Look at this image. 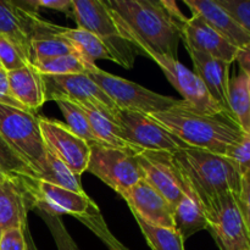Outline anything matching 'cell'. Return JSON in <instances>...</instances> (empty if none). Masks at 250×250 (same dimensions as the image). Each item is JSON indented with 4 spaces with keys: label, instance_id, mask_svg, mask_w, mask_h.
<instances>
[{
    "label": "cell",
    "instance_id": "cell-8",
    "mask_svg": "<svg viewBox=\"0 0 250 250\" xmlns=\"http://www.w3.org/2000/svg\"><path fill=\"white\" fill-rule=\"evenodd\" d=\"M115 122L120 127L124 141L136 153L142 150H163L175 154L189 148L149 115L120 110Z\"/></svg>",
    "mask_w": 250,
    "mask_h": 250
},
{
    "label": "cell",
    "instance_id": "cell-36",
    "mask_svg": "<svg viewBox=\"0 0 250 250\" xmlns=\"http://www.w3.org/2000/svg\"><path fill=\"white\" fill-rule=\"evenodd\" d=\"M27 227H14L2 231L0 233V250H28L26 237Z\"/></svg>",
    "mask_w": 250,
    "mask_h": 250
},
{
    "label": "cell",
    "instance_id": "cell-9",
    "mask_svg": "<svg viewBox=\"0 0 250 250\" xmlns=\"http://www.w3.org/2000/svg\"><path fill=\"white\" fill-rule=\"evenodd\" d=\"M46 100L65 99L97 110L115 121L120 109L88 75L43 76Z\"/></svg>",
    "mask_w": 250,
    "mask_h": 250
},
{
    "label": "cell",
    "instance_id": "cell-17",
    "mask_svg": "<svg viewBox=\"0 0 250 250\" xmlns=\"http://www.w3.org/2000/svg\"><path fill=\"white\" fill-rule=\"evenodd\" d=\"M132 214L154 226L175 229L173 208L151 186L141 180L122 197Z\"/></svg>",
    "mask_w": 250,
    "mask_h": 250
},
{
    "label": "cell",
    "instance_id": "cell-35",
    "mask_svg": "<svg viewBox=\"0 0 250 250\" xmlns=\"http://www.w3.org/2000/svg\"><path fill=\"white\" fill-rule=\"evenodd\" d=\"M217 2L250 34V0H217Z\"/></svg>",
    "mask_w": 250,
    "mask_h": 250
},
{
    "label": "cell",
    "instance_id": "cell-5",
    "mask_svg": "<svg viewBox=\"0 0 250 250\" xmlns=\"http://www.w3.org/2000/svg\"><path fill=\"white\" fill-rule=\"evenodd\" d=\"M87 171L124 197L141 180L143 173L137 160L136 151L93 143Z\"/></svg>",
    "mask_w": 250,
    "mask_h": 250
},
{
    "label": "cell",
    "instance_id": "cell-21",
    "mask_svg": "<svg viewBox=\"0 0 250 250\" xmlns=\"http://www.w3.org/2000/svg\"><path fill=\"white\" fill-rule=\"evenodd\" d=\"M7 80L12 97L28 111L36 112L46 102L43 76L31 63L7 72Z\"/></svg>",
    "mask_w": 250,
    "mask_h": 250
},
{
    "label": "cell",
    "instance_id": "cell-42",
    "mask_svg": "<svg viewBox=\"0 0 250 250\" xmlns=\"http://www.w3.org/2000/svg\"><path fill=\"white\" fill-rule=\"evenodd\" d=\"M247 229H248V236H249V239H250V224L247 225Z\"/></svg>",
    "mask_w": 250,
    "mask_h": 250
},
{
    "label": "cell",
    "instance_id": "cell-22",
    "mask_svg": "<svg viewBox=\"0 0 250 250\" xmlns=\"http://www.w3.org/2000/svg\"><path fill=\"white\" fill-rule=\"evenodd\" d=\"M175 229L186 242L193 234L203 229H208V220L204 207L197 199L194 193L188 188L186 194L173 209Z\"/></svg>",
    "mask_w": 250,
    "mask_h": 250
},
{
    "label": "cell",
    "instance_id": "cell-15",
    "mask_svg": "<svg viewBox=\"0 0 250 250\" xmlns=\"http://www.w3.org/2000/svg\"><path fill=\"white\" fill-rule=\"evenodd\" d=\"M181 39L186 49L232 63L236 61L238 48L227 42L198 15L186 17L181 24Z\"/></svg>",
    "mask_w": 250,
    "mask_h": 250
},
{
    "label": "cell",
    "instance_id": "cell-38",
    "mask_svg": "<svg viewBox=\"0 0 250 250\" xmlns=\"http://www.w3.org/2000/svg\"><path fill=\"white\" fill-rule=\"evenodd\" d=\"M0 104L9 105V106L17 107V109H24L11 94L9 85V80H7V72L1 68L0 70Z\"/></svg>",
    "mask_w": 250,
    "mask_h": 250
},
{
    "label": "cell",
    "instance_id": "cell-3",
    "mask_svg": "<svg viewBox=\"0 0 250 250\" xmlns=\"http://www.w3.org/2000/svg\"><path fill=\"white\" fill-rule=\"evenodd\" d=\"M173 159L186 185L205 207L220 195L238 194L241 173L225 155L197 148H187L173 154Z\"/></svg>",
    "mask_w": 250,
    "mask_h": 250
},
{
    "label": "cell",
    "instance_id": "cell-40",
    "mask_svg": "<svg viewBox=\"0 0 250 250\" xmlns=\"http://www.w3.org/2000/svg\"><path fill=\"white\" fill-rule=\"evenodd\" d=\"M26 237H27V243H28V250H38V249H37L36 244H34L33 238H32L31 233H29L28 227H27V229H26Z\"/></svg>",
    "mask_w": 250,
    "mask_h": 250
},
{
    "label": "cell",
    "instance_id": "cell-43",
    "mask_svg": "<svg viewBox=\"0 0 250 250\" xmlns=\"http://www.w3.org/2000/svg\"><path fill=\"white\" fill-rule=\"evenodd\" d=\"M247 77H248V76H247ZM249 88H250V78H249Z\"/></svg>",
    "mask_w": 250,
    "mask_h": 250
},
{
    "label": "cell",
    "instance_id": "cell-18",
    "mask_svg": "<svg viewBox=\"0 0 250 250\" xmlns=\"http://www.w3.org/2000/svg\"><path fill=\"white\" fill-rule=\"evenodd\" d=\"M183 2L190 10V14L202 17L232 45L238 49L250 45V34L217 2V0H183Z\"/></svg>",
    "mask_w": 250,
    "mask_h": 250
},
{
    "label": "cell",
    "instance_id": "cell-4",
    "mask_svg": "<svg viewBox=\"0 0 250 250\" xmlns=\"http://www.w3.org/2000/svg\"><path fill=\"white\" fill-rule=\"evenodd\" d=\"M0 137L36 176L46 156L38 116L28 110L0 104Z\"/></svg>",
    "mask_w": 250,
    "mask_h": 250
},
{
    "label": "cell",
    "instance_id": "cell-1",
    "mask_svg": "<svg viewBox=\"0 0 250 250\" xmlns=\"http://www.w3.org/2000/svg\"><path fill=\"white\" fill-rule=\"evenodd\" d=\"M120 36L134 50L148 49L177 59L186 16L168 0H107Z\"/></svg>",
    "mask_w": 250,
    "mask_h": 250
},
{
    "label": "cell",
    "instance_id": "cell-6",
    "mask_svg": "<svg viewBox=\"0 0 250 250\" xmlns=\"http://www.w3.org/2000/svg\"><path fill=\"white\" fill-rule=\"evenodd\" d=\"M88 76L106 93L120 110H129L150 116L171 109L181 102V99L159 94L131 81L105 72L99 67L94 68Z\"/></svg>",
    "mask_w": 250,
    "mask_h": 250
},
{
    "label": "cell",
    "instance_id": "cell-7",
    "mask_svg": "<svg viewBox=\"0 0 250 250\" xmlns=\"http://www.w3.org/2000/svg\"><path fill=\"white\" fill-rule=\"evenodd\" d=\"M208 229L221 250L250 248L246 220L239 209L237 194L227 193L209 200L204 207Z\"/></svg>",
    "mask_w": 250,
    "mask_h": 250
},
{
    "label": "cell",
    "instance_id": "cell-44",
    "mask_svg": "<svg viewBox=\"0 0 250 250\" xmlns=\"http://www.w3.org/2000/svg\"><path fill=\"white\" fill-rule=\"evenodd\" d=\"M0 70H1V65H0Z\"/></svg>",
    "mask_w": 250,
    "mask_h": 250
},
{
    "label": "cell",
    "instance_id": "cell-32",
    "mask_svg": "<svg viewBox=\"0 0 250 250\" xmlns=\"http://www.w3.org/2000/svg\"><path fill=\"white\" fill-rule=\"evenodd\" d=\"M36 212L43 220L44 224L46 225V227L50 231L51 237H53L54 242H55L58 250H80L78 246L76 244L75 239L68 233L67 229L63 225L61 217L51 216V215L44 214V212L41 211Z\"/></svg>",
    "mask_w": 250,
    "mask_h": 250
},
{
    "label": "cell",
    "instance_id": "cell-13",
    "mask_svg": "<svg viewBox=\"0 0 250 250\" xmlns=\"http://www.w3.org/2000/svg\"><path fill=\"white\" fill-rule=\"evenodd\" d=\"M39 128L46 150L62 161L75 175L87 171L90 146L76 136L65 124L58 120L38 116Z\"/></svg>",
    "mask_w": 250,
    "mask_h": 250
},
{
    "label": "cell",
    "instance_id": "cell-27",
    "mask_svg": "<svg viewBox=\"0 0 250 250\" xmlns=\"http://www.w3.org/2000/svg\"><path fill=\"white\" fill-rule=\"evenodd\" d=\"M84 110L88 120H89L90 127H92L93 134L97 138L98 143L104 144V146H112V148L119 149H133L124 141L122 138L120 127L112 119L107 117L106 115L97 111V110L89 109V107L81 106ZM134 151V150H133Z\"/></svg>",
    "mask_w": 250,
    "mask_h": 250
},
{
    "label": "cell",
    "instance_id": "cell-34",
    "mask_svg": "<svg viewBox=\"0 0 250 250\" xmlns=\"http://www.w3.org/2000/svg\"><path fill=\"white\" fill-rule=\"evenodd\" d=\"M225 156L237 166L241 177L250 172V136L244 134L241 141L227 149Z\"/></svg>",
    "mask_w": 250,
    "mask_h": 250
},
{
    "label": "cell",
    "instance_id": "cell-12",
    "mask_svg": "<svg viewBox=\"0 0 250 250\" xmlns=\"http://www.w3.org/2000/svg\"><path fill=\"white\" fill-rule=\"evenodd\" d=\"M143 180L154 188L175 209L187 192L173 154L163 150H142L136 154Z\"/></svg>",
    "mask_w": 250,
    "mask_h": 250
},
{
    "label": "cell",
    "instance_id": "cell-19",
    "mask_svg": "<svg viewBox=\"0 0 250 250\" xmlns=\"http://www.w3.org/2000/svg\"><path fill=\"white\" fill-rule=\"evenodd\" d=\"M187 51L192 59L194 73L205 85L210 97L231 117L229 111V85L231 80L229 67L232 63L198 53L192 49H187Z\"/></svg>",
    "mask_w": 250,
    "mask_h": 250
},
{
    "label": "cell",
    "instance_id": "cell-39",
    "mask_svg": "<svg viewBox=\"0 0 250 250\" xmlns=\"http://www.w3.org/2000/svg\"><path fill=\"white\" fill-rule=\"evenodd\" d=\"M236 61L238 62L242 72L246 73L248 78H250V45L238 49Z\"/></svg>",
    "mask_w": 250,
    "mask_h": 250
},
{
    "label": "cell",
    "instance_id": "cell-26",
    "mask_svg": "<svg viewBox=\"0 0 250 250\" xmlns=\"http://www.w3.org/2000/svg\"><path fill=\"white\" fill-rule=\"evenodd\" d=\"M37 72L42 76H66V75H88L98 66L89 62L78 53L49 59V60L37 61L31 63Z\"/></svg>",
    "mask_w": 250,
    "mask_h": 250
},
{
    "label": "cell",
    "instance_id": "cell-28",
    "mask_svg": "<svg viewBox=\"0 0 250 250\" xmlns=\"http://www.w3.org/2000/svg\"><path fill=\"white\" fill-rule=\"evenodd\" d=\"M151 250H185V241L176 229L154 226L133 215Z\"/></svg>",
    "mask_w": 250,
    "mask_h": 250
},
{
    "label": "cell",
    "instance_id": "cell-14",
    "mask_svg": "<svg viewBox=\"0 0 250 250\" xmlns=\"http://www.w3.org/2000/svg\"><path fill=\"white\" fill-rule=\"evenodd\" d=\"M71 19L77 28L90 32L110 46L117 59V63L131 68L132 65L120 51L119 42H125L120 36L114 16L103 0H72ZM126 43V42H125Z\"/></svg>",
    "mask_w": 250,
    "mask_h": 250
},
{
    "label": "cell",
    "instance_id": "cell-41",
    "mask_svg": "<svg viewBox=\"0 0 250 250\" xmlns=\"http://www.w3.org/2000/svg\"><path fill=\"white\" fill-rule=\"evenodd\" d=\"M9 177V176L6 175V173L4 172V171H2V168L0 167V181H2V180H5V178H7Z\"/></svg>",
    "mask_w": 250,
    "mask_h": 250
},
{
    "label": "cell",
    "instance_id": "cell-45",
    "mask_svg": "<svg viewBox=\"0 0 250 250\" xmlns=\"http://www.w3.org/2000/svg\"><path fill=\"white\" fill-rule=\"evenodd\" d=\"M246 250H250V248L249 249H246Z\"/></svg>",
    "mask_w": 250,
    "mask_h": 250
},
{
    "label": "cell",
    "instance_id": "cell-23",
    "mask_svg": "<svg viewBox=\"0 0 250 250\" xmlns=\"http://www.w3.org/2000/svg\"><path fill=\"white\" fill-rule=\"evenodd\" d=\"M58 36L70 42L76 51L89 62L95 63L97 60H110L117 62L116 56L110 46L90 32L80 28L61 27Z\"/></svg>",
    "mask_w": 250,
    "mask_h": 250
},
{
    "label": "cell",
    "instance_id": "cell-29",
    "mask_svg": "<svg viewBox=\"0 0 250 250\" xmlns=\"http://www.w3.org/2000/svg\"><path fill=\"white\" fill-rule=\"evenodd\" d=\"M77 53L72 44L66 39L56 36L42 37L31 41L29 48V63L37 61L49 60V59L59 58V56L68 55V54Z\"/></svg>",
    "mask_w": 250,
    "mask_h": 250
},
{
    "label": "cell",
    "instance_id": "cell-31",
    "mask_svg": "<svg viewBox=\"0 0 250 250\" xmlns=\"http://www.w3.org/2000/svg\"><path fill=\"white\" fill-rule=\"evenodd\" d=\"M78 220L82 224H84L93 233H95V236L107 247L109 250H129L110 232V229L106 226V222H105L104 217H103L102 212H100L98 207H95L89 214Z\"/></svg>",
    "mask_w": 250,
    "mask_h": 250
},
{
    "label": "cell",
    "instance_id": "cell-10",
    "mask_svg": "<svg viewBox=\"0 0 250 250\" xmlns=\"http://www.w3.org/2000/svg\"><path fill=\"white\" fill-rule=\"evenodd\" d=\"M22 183L34 211L59 217L68 215L78 220L97 207L85 193H76L34 178H23Z\"/></svg>",
    "mask_w": 250,
    "mask_h": 250
},
{
    "label": "cell",
    "instance_id": "cell-37",
    "mask_svg": "<svg viewBox=\"0 0 250 250\" xmlns=\"http://www.w3.org/2000/svg\"><path fill=\"white\" fill-rule=\"evenodd\" d=\"M237 200L246 224H250V172L241 177V188L237 194Z\"/></svg>",
    "mask_w": 250,
    "mask_h": 250
},
{
    "label": "cell",
    "instance_id": "cell-25",
    "mask_svg": "<svg viewBox=\"0 0 250 250\" xmlns=\"http://www.w3.org/2000/svg\"><path fill=\"white\" fill-rule=\"evenodd\" d=\"M34 180L59 186L76 193H85L81 183L80 176L75 175L62 161L59 160L48 150H46L45 161L39 172L34 176Z\"/></svg>",
    "mask_w": 250,
    "mask_h": 250
},
{
    "label": "cell",
    "instance_id": "cell-2",
    "mask_svg": "<svg viewBox=\"0 0 250 250\" xmlns=\"http://www.w3.org/2000/svg\"><path fill=\"white\" fill-rule=\"evenodd\" d=\"M150 116L189 148L220 155H225L227 149L244 136L227 115L203 114L192 109L183 99L176 106Z\"/></svg>",
    "mask_w": 250,
    "mask_h": 250
},
{
    "label": "cell",
    "instance_id": "cell-20",
    "mask_svg": "<svg viewBox=\"0 0 250 250\" xmlns=\"http://www.w3.org/2000/svg\"><path fill=\"white\" fill-rule=\"evenodd\" d=\"M31 209L28 195L21 178L0 181V233L7 229H26Z\"/></svg>",
    "mask_w": 250,
    "mask_h": 250
},
{
    "label": "cell",
    "instance_id": "cell-16",
    "mask_svg": "<svg viewBox=\"0 0 250 250\" xmlns=\"http://www.w3.org/2000/svg\"><path fill=\"white\" fill-rule=\"evenodd\" d=\"M44 20L17 1H0V34L12 42L29 62L31 41L41 32Z\"/></svg>",
    "mask_w": 250,
    "mask_h": 250
},
{
    "label": "cell",
    "instance_id": "cell-11",
    "mask_svg": "<svg viewBox=\"0 0 250 250\" xmlns=\"http://www.w3.org/2000/svg\"><path fill=\"white\" fill-rule=\"evenodd\" d=\"M138 51L141 54H146L154 62L158 63L168 82L182 95V99L192 109L203 112V114L227 115L226 111L210 97L209 92L203 84L202 81L199 80V77L195 75L194 71H190L177 59L160 55V54L148 50V49H141Z\"/></svg>",
    "mask_w": 250,
    "mask_h": 250
},
{
    "label": "cell",
    "instance_id": "cell-33",
    "mask_svg": "<svg viewBox=\"0 0 250 250\" xmlns=\"http://www.w3.org/2000/svg\"><path fill=\"white\" fill-rule=\"evenodd\" d=\"M28 63L20 49L10 39L0 34V65L2 70L11 72Z\"/></svg>",
    "mask_w": 250,
    "mask_h": 250
},
{
    "label": "cell",
    "instance_id": "cell-30",
    "mask_svg": "<svg viewBox=\"0 0 250 250\" xmlns=\"http://www.w3.org/2000/svg\"><path fill=\"white\" fill-rule=\"evenodd\" d=\"M54 102L58 104L61 114L65 117V125L80 138L87 142L88 144L98 143L97 138L93 134L89 120L85 115L84 110L80 105L71 103L65 99H55Z\"/></svg>",
    "mask_w": 250,
    "mask_h": 250
},
{
    "label": "cell",
    "instance_id": "cell-24",
    "mask_svg": "<svg viewBox=\"0 0 250 250\" xmlns=\"http://www.w3.org/2000/svg\"><path fill=\"white\" fill-rule=\"evenodd\" d=\"M229 111L242 133L250 136L249 78L242 71L229 80Z\"/></svg>",
    "mask_w": 250,
    "mask_h": 250
}]
</instances>
